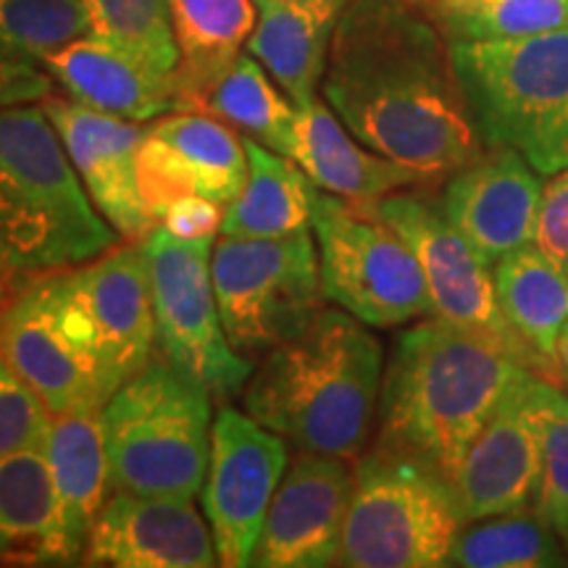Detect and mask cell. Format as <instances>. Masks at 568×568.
<instances>
[{"label": "cell", "mask_w": 568, "mask_h": 568, "mask_svg": "<svg viewBox=\"0 0 568 568\" xmlns=\"http://www.w3.org/2000/svg\"><path fill=\"white\" fill-rule=\"evenodd\" d=\"M322 92L355 140L429 184L485 151L450 42L416 0H351L332 38Z\"/></svg>", "instance_id": "cell-1"}, {"label": "cell", "mask_w": 568, "mask_h": 568, "mask_svg": "<svg viewBox=\"0 0 568 568\" xmlns=\"http://www.w3.org/2000/svg\"><path fill=\"white\" fill-rule=\"evenodd\" d=\"M155 345L138 243L30 280L0 311V355L51 416L101 410L153 358Z\"/></svg>", "instance_id": "cell-2"}, {"label": "cell", "mask_w": 568, "mask_h": 568, "mask_svg": "<svg viewBox=\"0 0 568 568\" xmlns=\"http://www.w3.org/2000/svg\"><path fill=\"white\" fill-rule=\"evenodd\" d=\"M524 368L493 339L426 316L395 339L376 447L456 481L468 447Z\"/></svg>", "instance_id": "cell-3"}, {"label": "cell", "mask_w": 568, "mask_h": 568, "mask_svg": "<svg viewBox=\"0 0 568 568\" xmlns=\"http://www.w3.org/2000/svg\"><path fill=\"white\" fill-rule=\"evenodd\" d=\"M385 351L368 324L322 308L264 355L245 389L255 422L303 453L358 458L379 410Z\"/></svg>", "instance_id": "cell-4"}, {"label": "cell", "mask_w": 568, "mask_h": 568, "mask_svg": "<svg viewBox=\"0 0 568 568\" xmlns=\"http://www.w3.org/2000/svg\"><path fill=\"white\" fill-rule=\"evenodd\" d=\"M42 105L0 109V280L17 290L116 247Z\"/></svg>", "instance_id": "cell-5"}, {"label": "cell", "mask_w": 568, "mask_h": 568, "mask_svg": "<svg viewBox=\"0 0 568 568\" xmlns=\"http://www.w3.org/2000/svg\"><path fill=\"white\" fill-rule=\"evenodd\" d=\"M474 130L539 176L568 166V27L514 40L450 42Z\"/></svg>", "instance_id": "cell-6"}, {"label": "cell", "mask_w": 568, "mask_h": 568, "mask_svg": "<svg viewBox=\"0 0 568 568\" xmlns=\"http://www.w3.org/2000/svg\"><path fill=\"white\" fill-rule=\"evenodd\" d=\"M111 487L151 497H195L211 456V393L155 353L98 410Z\"/></svg>", "instance_id": "cell-7"}, {"label": "cell", "mask_w": 568, "mask_h": 568, "mask_svg": "<svg viewBox=\"0 0 568 568\" xmlns=\"http://www.w3.org/2000/svg\"><path fill=\"white\" fill-rule=\"evenodd\" d=\"M453 481L385 447L358 458L343 545L335 566H447L466 527Z\"/></svg>", "instance_id": "cell-8"}, {"label": "cell", "mask_w": 568, "mask_h": 568, "mask_svg": "<svg viewBox=\"0 0 568 568\" xmlns=\"http://www.w3.org/2000/svg\"><path fill=\"white\" fill-rule=\"evenodd\" d=\"M311 203L324 301L379 329L432 316L414 251L374 205L351 203L318 187Z\"/></svg>", "instance_id": "cell-9"}, {"label": "cell", "mask_w": 568, "mask_h": 568, "mask_svg": "<svg viewBox=\"0 0 568 568\" xmlns=\"http://www.w3.org/2000/svg\"><path fill=\"white\" fill-rule=\"evenodd\" d=\"M219 314L234 351L266 355L322 311L316 240L308 230L284 237H226L211 253Z\"/></svg>", "instance_id": "cell-10"}, {"label": "cell", "mask_w": 568, "mask_h": 568, "mask_svg": "<svg viewBox=\"0 0 568 568\" xmlns=\"http://www.w3.org/2000/svg\"><path fill=\"white\" fill-rule=\"evenodd\" d=\"M211 253L213 237L184 240L166 226L142 240L161 353L211 397H232L251 379V361L234 351L224 332Z\"/></svg>", "instance_id": "cell-11"}, {"label": "cell", "mask_w": 568, "mask_h": 568, "mask_svg": "<svg viewBox=\"0 0 568 568\" xmlns=\"http://www.w3.org/2000/svg\"><path fill=\"white\" fill-rule=\"evenodd\" d=\"M393 230L406 240L422 266L432 316L477 332L516 355L518 364L539 374L535 355L516 337L503 316L495 293L493 266L477 253L464 232L445 216L439 197L408 187L374 205Z\"/></svg>", "instance_id": "cell-12"}, {"label": "cell", "mask_w": 568, "mask_h": 568, "mask_svg": "<svg viewBox=\"0 0 568 568\" xmlns=\"http://www.w3.org/2000/svg\"><path fill=\"white\" fill-rule=\"evenodd\" d=\"M287 468L284 437L247 414L222 408L213 418L203 510L216 545L219 566L253 564L266 510Z\"/></svg>", "instance_id": "cell-13"}, {"label": "cell", "mask_w": 568, "mask_h": 568, "mask_svg": "<svg viewBox=\"0 0 568 568\" xmlns=\"http://www.w3.org/2000/svg\"><path fill=\"white\" fill-rule=\"evenodd\" d=\"M245 180V142L222 119L176 111L145 130L138 151V184L159 224L169 205L190 195L230 205Z\"/></svg>", "instance_id": "cell-14"}, {"label": "cell", "mask_w": 568, "mask_h": 568, "mask_svg": "<svg viewBox=\"0 0 568 568\" xmlns=\"http://www.w3.org/2000/svg\"><path fill=\"white\" fill-rule=\"evenodd\" d=\"M537 379L524 368L468 447L453 481L466 521L516 514L535 503L542 477Z\"/></svg>", "instance_id": "cell-15"}, {"label": "cell", "mask_w": 568, "mask_h": 568, "mask_svg": "<svg viewBox=\"0 0 568 568\" xmlns=\"http://www.w3.org/2000/svg\"><path fill=\"white\" fill-rule=\"evenodd\" d=\"M351 497L353 468L345 458L322 453L297 456L272 497L251 566H335Z\"/></svg>", "instance_id": "cell-16"}, {"label": "cell", "mask_w": 568, "mask_h": 568, "mask_svg": "<svg viewBox=\"0 0 568 568\" xmlns=\"http://www.w3.org/2000/svg\"><path fill=\"white\" fill-rule=\"evenodd\" d=\"M42 109L95 209L119 237L142 245L159 224L142 201L138 184V151L145 130L138 122L95 111L74 98H45Z\"/></svg>", "instance_id": "cell-17"}, {"label": "cell", "mask_w": 568, "mask_h": 568, "mask_svg": "<svg viewBox=\"0 0 568 568\" xmlns=\"http://www.w3.org/2000/svg\"><path fill=\"white\" fill-rule=\"evenodd\" d=\"M82 566L211 568L219 566V556L211 527L197 514L193 497L116 489L90 531Z\"/></svg>", "instance_id": "cell-18"}, {"label": "cell", "mask_w": 568, "mask_h": 568, "mask_svg": "<svg viewBox=\"0 0 568 568\" xmlns=\"http://www.w3.org/2000/svg\"><path fill=\"white\" fill-rule=\"evenodd\" d=\"M539 201V174L510 148H485L447 176L439 195L445 216L489 266L535 243Z\"/></svg>", "instance_id": "cell-19"}, {"label": "cell", "mask_w": 568, "mask_h": 568, "mask_svg": "<svg viewBox=\"0 0 568 568\" xmlns=\"http://www.w3.org/2000/svg\"><path fill=\"white\" fill-rule=\"evenodd\" d=\"M295 132L290 155L314 187L358 205H376L397 190L429 184L414 169L385 159L339 122L322 98L295 105Z\"/></svg>", "instance_id": "cell-20"}, {"label": "cell", "mask_w": 568, "mask_h": 568, "mask_svg": "<svg viewBox=\"0 0 568 568\" xmlns=\"http://www.w3.org/2000/svg\"><path fill=\"white\" fill-rule=\"evenodd\" d=\"M40 63L74 101L111 116L151 122L155 116L193 111L180 82L155 74L134 55L92 34L69 42Z\"/></svg>", "instance_id": "cell-21"}, {"label": "cell", "mask_w": 568, "mask_h": 568, "mask_svg": "<svg viewBox=\"0 0 568 568\" xmlns=\"http://www.w3.org/2000/svg\"><path fill=\"white\" fill-rule=\"evenodd\" d=\"M42 453L51 466L59 503V566L82 564L84 545L111 487L98 410L53 416Z\"/></svg>", "instance_id": "cell-22"}, {"label": "cell", "mask_w": 568, "mask_h": 568, "mask_svg": "<svg viewBox=\"0 0 568 568\" xmlns=\"http://www.w3.org/2000/svg\"><path fill=\"white\" fill-rule=\"evenodd\" d=\"M351 0H255V55L295 105L318 98L337 21Z\"/></svg>", "instance_id": "cell-23"}, {"label": "cell", "mask_w": 568, "mask_h": 568, "mask_svg": "<svg viewBox=\"0 0 568 568\" xmlns=\"http://www.w3.org/2000/svg\"><path fill=\"white\" fill-rule=\"evenodd\" d=\"M493 276L503 316L535 355L539 376L564 387L566 372L558 361V337L568 322V276L545 258L535 243L497 261Z\"/></svg>", "instance_id": "cell-24"}, {"label": "cell", "mask_w": 568, "mask_h": 568, "mask_svg": "<svg viewBox=\"0 0 568 568\" xmlns=\"http://www.w3.org/2000/svg\"><path fill=\"white\" fill-rule=\"evenodd\" d=\"M0 560L59 566V503L42 447L0 456Z\"/></svg>", "instance_id": "cell-25"}, {"label": "cell", "mask_w": 568, "mask_h": 568, "mask_svg": "<svg viewBox=\"0 0 568 568\" xmlns=\"http://www.w3.org/2000/svg\"><path fill=\"white\" fill-rule=\"evenodd\" d=\"M255 19V0H172L180 82L190 109L203 111L209 90L251 40Z\"/></svg>", "instance_id": "cell-26"}, {"label": "cell", "mask_w": 568, "mask_h": 568, "mask_svg": "<svg viewBox=\"0 0 568 568\" xmlns=\"http://www.w3.org/2000/svg\"><path fill=\"white\" fill-rule=\"evenodd\" d=\"M247 180L222 219L226 237H284L311 226L314 184L287 155L245 138Z\"/></svg>", "instance_id": "cell-27"}, {"label": "cell", "mask_w": 568, "mask_h": 568, "mask_svg": "<svg viewBox=\"0 0 568 568\" xmlns=\"http://www.w3.org/2000/svg\"><path fill=\"white\" fill-rule=\"evenodd\" d=\"M203 111L245 132L261 145L290 155L297 109L280 84L268 80L264 63L255 55L240 53L234 59L205 95Z\"/></svg>", "instance_id": "cell-28"}, {"label": "cell", "mask_w": 568, "mask_h": 568, "mask_svg": "<svg viewBox=\"0 0 568 568\" xmlns=\"http://www.w3.org/2000/svg\"><path fill=\"white\" fill-rule=\"evenodd\" d=\"M568 560L560 535L535 514V508L481 518L464 529L453 545L447 566L460 568H550Z\"/></svg>", "instance_id": "cell-29"}, {"label": "cell", "mask_w": 568, "mask_h": 568, "mask_svg": "<svg viewBox=\"0 0 568 568\" xmlns=\"http://www.w3.org/2000/svg\"><path fill=\"white\" fill-rule=\"evenodd\" d=\"M447 42L514 40L568 27V0H416Z\"/></svg>", "instance_id": "cell-30"}, {"label": "cell", "mask_w": 568, "mask_h": 568, "mask_svg": "<svg viewBox=\"0 0 568 568\" xmlns=\"http://www.w3.org/2000/svg\"><path fill=\"white\" fill-rule=\"evenodd\" d=\"M82 3L90 17L92 38L134 55L155 74L180 82L172 0H82Z\"/></svg>", "instance_id": "cell-31"}, {"label": "cell", "mask_w": 568, "mask_h": 568, "mask_svg": "<svg viewBox=\"0 0 568 568\" xmlns=\"http://www.w3.org/2000/svg\"><path fill=\"white\" fill-rule=\"evenodd\" d=\"M90 34L82 0H0V51L42 61Z\"/></svg>", "instance_id": "cell-32"}, {"label": "cell", "mask_w": 568, "mask_h": 568, "mask_svg": "<svg viewBox=\"0 0 568 568\" xmlns=\"http://www.w3.org/2000/svg\"><path fill=\"white\" fill-rule=\"evenodd\" d=\"M537 418L542 477L531 508L564 539L568 531V395L542 376L537 379Z\"/></svg>", "instance_id": "cell-33"}, {"label": "cell", "mask_w": 568, "mask_h": 568, "mask_svg": "<svg viewBox=\"0 0 568 568\" xmlns=\"http://www.w3.org/2000/svg\"><path fill=\"white\" fill-rule=\"evenodd\" d=\"M51 410L0 355V456L45 445Z\"/></svg>", "instance_id": "cell-34"}, {"label": "cell", "mask_w": 568, "mask_h": 568, "mask_svg": "<svg viewBox=\"0 0 568 568\" xmlns=\"http://www.w3.org/2000/svg\"><path fill=\"white\" fill-rule=\"evenodd\" d=\"M535 245L568 276V166L552 174L539 201Z\"/></svg>", "instance_id": "cell-35"}, {"label": "cell", "mask_w": 568, "mask_h": 568, "mask_svg": "<svg viewBox=\"0 0 568 568\" xmlns=\"http://www.w3.org/2000/svg\"><path fill=\"white\" fill-rule=\"evenodd\" d=\"M53 77L38 67V61L0 51V109L9 105L42 103L51 98Z\"/></svg>", "instance_id": "cell-36"}, {"label": "cell", "mask_w": 568, "mask_h": 568, "mask_svg": "<svg viewBox=\"0 0 568 568\" xmlns=\"http://www.w3.org/2000/svg\"><path fill=\"white\" fill-rule=\"evenodd\" d=\"M222 203L209 201V197L190 195L169 205L166 213L161 216V224L176 237L197 240V237H213V232L222 230Z\"/></svg>", "instance_id": "cell-37"}, {"label": "cell", "mask_w": 568, "mask_h": 568, "mask_svg": "<svg viewBox=\"0 0 568 568\" xmlns=\"http://www.w3.org/2000/svg\"><path fill=\"white\" fill-rule=\"evenodd\" d=\"M558 361H560V366H564L566 379H568V322L558 337Z\"/></svg>", "instance_id": "cell-38"}, {"label": "cell", "mask_w": 568, "mask_h": 568, "mask_svg": "<svg viewBox=\"0 0 568 568\" xmlns=\"http://www.w3.org/2000/svg\"><path fill=\"white\" fill-rule=\"evenodd\" d=\"M9 295H11L9 284L0 280V311H3V305H6V301H9Z\"/></svg>", "instance_id": "cell-39"}, {"label": "cell", "mask_w": 568, "mask_h": 568, "mask_svg": "<svg viewBox=\"0 0 568 568\" xmlns=\"http://www.w3.org/2000/svg\"><path fill=\"white\" fill-rule=\"evenodd\" d=\"M564 545H566V552H568V531L564 535Z\"/></svg>", "instance_id": "cell-40"}]
</instances>
